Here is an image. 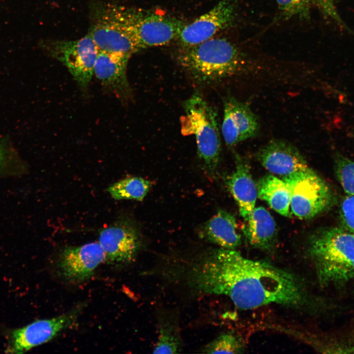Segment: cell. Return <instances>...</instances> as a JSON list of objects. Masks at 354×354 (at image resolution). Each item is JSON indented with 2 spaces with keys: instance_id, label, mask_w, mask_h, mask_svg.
<instances>
[{
  "instance_id": "21",
  "label": "cell",
  "mask_w": 354,
  "mask_h": 354,
  "mask_svg": "<svg viewBox=\"0 0 354 354\" xmlns=\"http://www.w3.org/2000/svg\"><path fill=\"white\" fill-rule=\"evenodd\" d=\"M315 347L323 353L354 354V335L327 334L323 338H315Z\"/></svg>"
},
{
  "instance_id": "1",
  "label": "cell",
  "mask_w": 354,
  "mask_h": 354,
  "mask_svg": "<svg viewBox=\"0 0 354 354\" xmlns=\"http://www.w3.org/2000/svg\"><path fill=\"white\" fill-rule=\"evenodd\" d=\"M189 279L197 291L226 295L243 310L270 304L300 309L311 303L296 276L267 262L247 259L235 249L222 248L206 254L192 266Z\"/></svg>"
},
{
  "instance_id": "26",
  "label": "cell",
  "mask_w": 354,
  "mask_h": 354,
  "mask_svg": "<svg viewBox=\"0 0 354 354\" xmlns=\"http://www.w3.org/2000/svg\"><path fill=\"white\" fill-rule=\"evenodd\" d=\"M339 216L343 228L354 235V196L346 195L343 198Z\"/></svg>"
},
{
  "instance_id": "15",
  "label": "cell",
  "mask_w": 354,
  "mask_h": 354,
  "mask_svg": "<svg viewBox=\"0 0 354 354\" xmlns=\"http://www.w3.org/2000/svg\"><path fill=\"white\" fill-rule=\"evenodd\" d=\"M99 243L105 252L106 260L120 264L134 260L140 247L141 240L133 225L120 223L102 230Z\"/></svg>"
},
{
  "instance_id": "25",
  "label": "cell",
  "mask_w": 354,
  "mask_h": 354,
  "mask_svg": "<svg viewBox=\"0 0 354 354\" xmlns=\"http://www.w3.org/2000/svg\"><path fill=\"white\" fill-rule=\"evenodd\" d=\"M282 15L286 19L298 18L307 19L314 0H275Z\"/></svg>"
},
{
  "instance_id": "27",
  "label": "cell",
  "mask_w": 354,
  "mask_h": 354,
  "mask_svg": "<svg viewBox=\"0 0 354 354\" xmlns=\"http://www.w3.org/2000/svg\"><path fill=\"white\" fill-rule=\"evenodd\" d=\"M314 2L325 16L331 18L342 28L350 30L338 14L334 0H314Z\"/></svg>"
},
{
  "instance_id": "16",
  "label": "cell",
  "mask_w": 354,
  "mask_h": 354,
  "mask_svg": "<svg viewBox=\"0 0 354 354\" xmlns=\"http://www.w3.org/2000/svg\"><path fill=\"white\" fill-rule=\"evenodd\" d=\"M236 168L226 179V185L238 207L240 216L246 221L255 208L257 188L247 162L235 153Z\"/></svg>"
},
{
  "instance_id": "14",
  "label": "cell",
  "mask_w": 354,
  "mask_h": 354,
  "mask_svg": "<svg viewBox=\"0 0 354 354\" xmlns=\"http://www.w3.org/2000/svg\"><path fill=\"white\" fill-rule=\"evenodd\" d=\"M131 56L98 50L93 75L101 85L122 101H128L132 96L127 76V66Z\"/></svg>"
},
{
  "instance_id": "19",
  "label": "cell",
  "mask_w": 354,
  "mask_h": 354,
  "mask_svg": "<svg viewBox=\"0 0 354 354\" xmlns=\"http://www.w3.org/2000/svg\"><path fill=\"white\" fill-rule=\"evenodd\" d=\"M258 197L282 216H290V193L286 182L273 175L261 178L257 184Z\"/></svg>"
},
{
  "instance_id": "18",
  "label": "cell",
  "mask_w": 354,
  "mask_h": 354,
  "mask_svg": "<svg viewBox=\"0 0 354 354\" xmlns=\"http://www.w3.org/2000/svg\"><path fill=\"white\" fill-rule=\"evenodd\" d=\"M201 233L206 240L225 249H235L241 243V235L236 218L223 209L219 210L205 223Z\"/></svg>"
},
{
  "instance_id": "10",
  "label": "cell",
  "mask_w": 354,
  "mask_h": 354,
  "mask_svg": "<svg viewBox=\"0 0 354 354\" xmlns=\"http://www.w3.org/2000/svg\"><path fill=\"white\" fill-rule=\"evenodd\" d=\"M183 24L174 19L156 14H145L132 10L131 29L135 42L141 50L165 45L177 38Z\"/></svg>"
},
{
  "instance_id": "4",
  "label": "cell",
  "mask_w": 354,
  "mask_h": 354,
  "mask_svg": "<svg viewBox=\"0 0 354 354\" xmlns=\"http://www.w3.org/2000/svg\"><path fill=\"white\" fill-rule=\"evenodd\" d=\"M183 106L182 133L194 135L202 168L208 175L214 176L221 152L217 110L197 90L185 100Z\"/></svg>"
},
{
  "instance_id": "8",
  "label": "cell",
  "mask_w": 354,
  "mask_h": 354,
  "mask_svg": "<svg viewBox=\"0 0 354 354\" xmlns=\"http://www.w3.org/2000/svg\"><path fill=\"white\" fill-rule=\"evenodd\" d=\"M233 0H220L212 8L188 24H183L177 38L182 47L197 45L231 26L236 17Z\"/></svg>"
},
{
  "instance_id": "28",
  "label": "cell",
  "mask_w": 354,
  "mask_h": 354,
  "mask_svg": "<svg viewBox=\"0 0 354 354\" xmlns=\"http://www.w3.org/2000/svg\"><path fill=\"white\" fill-rule=\"evenodd\" d=\"M4 152L2 146L0 145V167L2 165L4 160Z\"/></svg>"
},
{
  "instance_id": "24",
  "label": "cell",
  "mask_w": 354,
  "mask_h": 354,
  "mask_svg": "<svg viewBox=\"0 0 354 354\" xmlns=\"http://www.w3.org/2000/svg\"><path fill=\"white\" fill-rule=\"evenodd\" d=\"M245 350L244 342L239 337L232 333L219 335L208 344L203 350L207 354H241Z\"/></svg>"
},
{
  "instance_id": "13",
  "label": "cell",
  "mask_w": 354,
  "mask_h": 354,
  "mask_svg": "<svg viewBox=\"0 0 354 354\" xmlns=\"http://www.w3.org/2000/svg\"><path fill=\"white\" fill-rule=\"evenodd\" d=\"M105 260V254L100 243L91 242L64 248L59 254L58 265L66 280L82 282L88 279Z\"/></svg>"
},
{
  "instance_id": "22",
  "label": "cell",
  "mask_w": 354,
  "mask_h": 354,
  "mask_svg": "<svg viewBox=\"0 0 354 354\" xmlns=\"http://www.w3.org/2000/svg\"><path fill=\"white\" fill-rule=\"evenodd\" d=\"M181 348L177 326L169 321L161 324L159 335L153 354H176Z\"/></svg>"
},
{
  "instance_id": "23",
  "label": "cell",
  "mask_w": 354,
  "mask_h": 354,
  "mask_svg": "<svg viewBox=\"0 0 354 354\" xmlns=\"http://www.w3.org/2000/svg\"><path fill=\"white\" fill-rule=\"evenodd\" d=\"M335 177L347 196H354V161L342 154L334 156Z\"/></svg>"
},
{
  "instance_id": "12",
  "label": "cell",
  "mask_w": 354,
  "mask_h": 354,
  "mask_svg": "<svg viewBox=\"0 0 354 354\" xmlns=\"http://www.w3.org/2000/svg\"><path fill=\"white\" fill-rule=\"evenodd\" d=\"M256 157L267 170L282 177L311 168L299 150L282 139L269 141L257 151Z\"/></svg>"
},
{
  "instance_id": "2",
  "label": "cell",
  "mask_w": 354,
  "mask_h": 354,
  "mask_svg": "<svg viewBox=\"0 0 354 354\" xmlns=\"http://www.w3.org/2000/svg\"><path fill=\"white\" fill-rule=\"evenodd\" d=\"M179 65L197 84L210 85L227 80L240 83H278L280 71L257 61L224 38H211L196 45L181 47Z\"/></svg>"
},
{
  "instance_id": "17",
  "label": "cell",
  "mask_w": 354,
  "mask_h": 354,
  "mask_svg": "<svg viewBox=\"0 0 354 354\" xmlns=\"http://www.w3.org/2000/svg\"><path fill=\"white\" fill-rule=\"evenodd\" d=\"M242 229L249 244L263 251L272 250L277 242L275 222L269 212L263 206L254 208Z\"/></svg>"
},
{
  "instance_id": "9",
  "label": "cell",
  "mask_w": 354,
  "mask_h": 354,
  "mask_svg": "<svg viewBox=\"0 0 354 354\" xmlns=\"http://www.w3.org/2000/svg\"><path fill=\"white\" fill-rule=\"evenodd\" d=\"M79 311L75 309L51 319L38 320L13 330L6 352L22 354L50 341L75 322Z\"/></svg>"
},
{
  "instance_id": "11",
  "label": "cell",
  "mask_w": 354,
  "mask_h": 354,
  "mask_svg": "<svg viewBox=\"0 0 354 354\" xmlns=\"http://www.w3.org/2000/svg\"><path fill=\"white\" fill-rule=\"evenodd\" d=\"M223 107L221 133L227 147L233 148L259 134V120L247 103L228 95L223 98Z\"/></svg>"
},
{
  "instance_id": "5",
  "label": "cell",
  "mask_w": 354,
  "mask_h": 354,
  "mask_svg": "<svg viewBox=\"0 0 354 354\" xmlns=\"http://www.w3.org/2000/svg\"><path fill=\"white\" fill-rule=\"evenodd\" d=\"M131 10L111 3L94 6L88 33L98 50L130 56L140 50L132 34Z\"/></svg>"
},
{
  "instance_id": "3",
  "label": "cell",
  "mask_w": 354,
  "mask_h": 354,
  "mask_svg": "<svg viewBox=\"0 0 354 354\" xmlns=\"http://www.w3.org/2000/svg\"><path fill=\"white\" fill-rule=\"evenodd\" d=\"M307 253L322 287H339L354 279V235L343 228L331 227L316 233Z\"/></svg>"
},
{
  "instance_id": "6",
  "label": "cell",
  "mask_w": 354,
  "mask_h": 354,
  "mask_svg": "<svg viewBox=\"0 0 354 354\" xmlns=\"http://www.w3.org/2000/svg\"><path fill=\"white\" fill-rule=\"evenodd\" d=\"M282 179L290 191L292 212L299 219L314 218L334 204L333 190L312 168L283 177Z\"/></svg>"
},
{
  "instance_id": "7",
  "label": "cell",
  "mask_w": 354,
  "mask_h": 354,
  "mask_svg": "<svg viewBox=\"0 0 354 354\" xmlns=\"http://www.w3.org/2000/svg\"><path fill=\"white\" fill-rule=\"evenodd\" d=\"M47 49L51 57L67 67L80 88L87 90L98 52L91 35L88 33L76 40L52 41Z\"/></svg>"
},
{
  "instance_id": "20",
  "label": "cell",
  "mask_w": 354,
  "mask_h": 354,
  "mask_svg": "<svg viewBox=\"0 0 354 354\" xmlns=\"http://www.w3.org/2000/svg\"><path fill=\"white\" fill-rule=\"evenodd\" d=\"M151 187V182L139 177L122 179L110 186L107 191L116 200L142 201Z\"/></svg>"
}]
</instances>
